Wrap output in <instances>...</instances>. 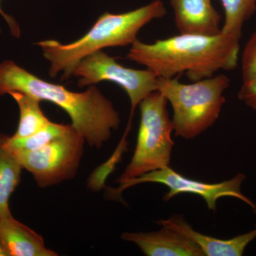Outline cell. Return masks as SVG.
I'll list each match as a JSON object with an SVG mask.
<instances>
[{
	"instance_id": "obj_1",
	"label": "cell",
	"mask_w": 256,
	"mask_h": 256,
	"mask_svg": "<svg viewBox=\"0 0 256 256\" xmlns=\"http://www.w3.org/2000/svg\"><path fill=\"white\" fill-rule=\"evenodd\" d=\"M24 92L46 100L65 111L72 126L88 146L100 149L112 132L118 129L120 117L114 104L95 86L86 92H70L64 86L38 78L13 60L0 63V97L10 92Z\"/></svg>"
},
{
	"instance_id": "obj_2",
	"label": "cell",
	"mask_w": 256,
	"mask_h": 256,
	"mask_svg": "<svg viewBox=\"0 0 256 256\" xmlns=\"http://www.w3.org/2000/svg\"><path fill=\"white\" fill-rule=\"evenodd\" d=\"M240 40L222 33L216 36L181 34L146 44L137 40L127 60L144 66L159 78L186 74L192 82L214 76L218 70L238 66Z\"/></svg>"
},
{
	"instance_id": "obj_3",
	"label": "cell",
	"mask_w": 256,
	"mask_h": 256,
	"mask_svg": "<svg viewBox=\"0 0 256 256\" xmlns=\"http://www.w3.org/2000/svg\"><path fill=\"white\" fill-rule=\"evenodd\" d=\"M166 14L162 1L154 0L127 12L104 13L85 35L72 43L65 44L50 40L35 44L41 48L44 57L50 63V76L55 78L63 73L60 80H68L76 66L86 57L108 47L131 46L138 40L141 28Z\"/></svg>"
},
{
	"instance_id": "obj_4",
	"label": "cell",
	"mask_w": 256,
	"mask_h": 256,
	"mask_svg": "<svg viewBox=\"0 0 256 256\" xmlns=\"http://www.w3.org/2000/svg\"><path fill=\"white\" fill-rule=\"evenodd\" d=\"M230 82L224 74L188 84L178 77L159 78L158 90L172 107L175 136L192 140L212 127L220 118Z\"/></svg>"
},
{
	"instance_id": "obj_5",
	"label": "cell",
	"mask_w": 256,
	"mask_h": 256,
	"mask_svg": "<svg viewBox=\"0 0 256 256\" xmlns=\"http://www.w3.org/2000/svg\"><path fill=\"white\" fill-rule=\"evenodd\" d=\"M168 101L161 92H152L140 104V122L132 159L116 183L121 184L169 166L174 141Z\"/></svg>"
},
{
	"instance_id": "obj_6",
	"label": "cell",
	"mask_w": 256,
	"mask_h": 256,
	"mask_svg": "<svg viewBox=\"0 0 256 256\" xmlns=\"http://www.w3.org/2000/svg\"><path fill=\"white\" fill-rule=\"evenodd\" d=\"M86 140L73 127L63 137L32 151H12L23 170L40 188L60 184L75 178L84 156Z\"/></svg>"
},
{
	"instance_id": "obj_7",
	"label": "cell",
	"mask_w": 256,
	"mask_h": 256,
	"mask_svg": "<svg viewBox=\"0 0 256 256\" xmlns=\"http://www.w3.org/2000/svg\"><path fill=\"white\" fill-rule=\"evenodd\" d=\"M72 76L78 78L80 88L95 85L101 82H112L122 88L130 100L129 128L136 108L146 96L158 90L159 80V77L150 69L126 68L118 63L116 58L102 50L80 60L74 68Z\"/></svg>"
},
{
	"instance_id": "obj_8",
	"label": "cell",
	"mask_w": 256,
	"mask_h": 256,
	"mask_svg": "<svg viewBox=\"0 0 256 256\" xmlns=\"http://www.w3.org/2000/svg\"><path fill=\"white\" fill-rule=\"evenodd\" d=\"M246 178L245 174L238 173L230 180L222 182L206 183L185 178L169 166L151 172L126 182L119 184L118 188H114L110 192L111 196L114 197L116 195L121 194L127 188L140 184H162L169 188V191L163 198L164 202H169L180 194H193L201 196L206 202L208 210L215 212L216 210L217 201L220 198L233 197L246 204L256 213V204L242 193V184Z\"/></svg>"
},
{
	"instance_id": "obj_9",
	"label": "cell",
	"mask_w": 256,
	"mask_h": 256,
	"mask_svg": "<svg viewBox=\"0 0 256 256\" xmlns=\"http://www.w3.org/2000/svg\"><path fill=\"white\" fill-rule=\"evenodd\" d=\"M121 238L136 244L146 256H204L193 240L168 227L158 232H124Z\"/></svg>"
},
{
	"instance_id": "obj_10",
	"label": "cell",
	"mask_w": 256,
	"mask_h": 256,
	"mask_svg": "<svg viewBox=\"0 0 256 256\" xmlns=\"http://www.w3.org/2000/svg\"><path fill=\"white\" fill-rule=\"evenodd\" d=\"M175 26L181 34L213 36L222 33L220 15L212 0H170Z\"/></svg>"
},
{
	"instance_id": "obj_11",
	"label": "cell",
	"mask_w": 256,
	"mask_h": 256,
	"mask_svg": "<svg viewBox=\"0 0 256 256\" xmlns=\"http://www.w3.org/2000/svg\"><path fill=\"white\" fill-rule=\"evenodd\" d=\"M156 223L160 226L173 229L191 239L202 249L205 256H242L248 246L256 238V226L247 233L230 239H220L196 232L181 215L158 220Z\"/></svg>"
},
{
	"instance_id": "obj_12",
	"label": "cell",
	"mask_w": 256,
	"mask_h": 256,
	"mask_svg": "<svg viewBox=\"0 0 256 256\" xmlns=\"http://www.w3.org/2000/svg\"><path fill=\"white\" fill-rule=\"evenodd\" d=\"M0 244L8 256H56L43 237L18 222L12 212L0 217Z\"/></svg>"
},
{
	"instance_id": "obj_13",
	"label": "cell",
	"mask_w": 256,
	"mask_h": 256,
	"mask_svg": "<svg viewBox=\"0 0 256 256\" xmlns=\"http://www.w3.org/2000/svg\"><path fill=\"white\" fill-rule=\"evenodd\" d=\"M10 136L0 132V217L11 212L10 200L21 181L22 168L6 146Z\"/></svg>"
},
{
	"instance_id": "obj_14",
	"label": "cell",
	"mask_w": 256,
	"mask_h": 256,
	"mask_svg": "<svg viewBox=\"0 0 256 256\" xmlns=\"http://www.w3.org/2000/svg\"><path fill=\"white\" fill-rule=\"evenodd\" d=\"M9 95L16 102L20 110L18 129L12 137H30L50 122L42 110L40 99L21 92H10Z\"/></svg>"
},
{
	"instance_id": "obj_15",
	"label": "cell",
	"mask_w": 256,
	"mask_h": 256,
	"mask_svg": "<svg viewBox=\"0 0 256 256\" xmlns=\"http://www.w3.org/2000/svg\"><path fill=\"white\" fill-rule=\"evenodd\" d=\"M72 129V124H56L50 121L46 126L30 137L16 138L10 136L6 146L13 152L35 150L63 137Z\"/></svg>"
},
{
	"instance_id": "obj_16",
	"label": "cell",
	"mask_w": 256,
	"mask_h": 256,
	"mask_svg": "<svg viewBox=\"0 0 256 256\" xmlns=\"http://www.w3.org/2000/svg\"><path fill=\"white\" fill-rule=\"evenodd\" d=\"M225 12L222 33L240 40L244 24L256 10V0H220Z\"/></svg>"
},
{
	"instance_id": "obj_17",
	"label": "cell",
	"mask_w": 256,
	"mask_h": 256,
	"mask_svg": "<svg viewBox=\"0 0 256 256\" xmlns=\"http://www.w3.org/2000/svg\"><path fill=\"white\" fill-rule=\"evenodd\" d=\"M242 82L256 78V30L244 47L242 56Z\"/></svg>"
},
{
	"instance_id": "obj_18",
	"label": "cell",
	"mask_w": 256,
	"mask_h": 256,
	"mask_svg": "<svg viewBox=\"0 0 256 256\" xmlns=\"http://www.w3.org/2000/svg\"><path fill=\"white\" fill-rule=\"evenodd\" d=\"M239 100L256 111V78L242 82L238 94Z\"/></svg>"
},
{
	"instance_id": "obj_19",
	"label": "cell",
	"mask_w": 256,
	"mask_h": 256,
	"mask_svg": "<svg viewBox=\"0 0 256 256\" xmlns=\"http://www.w3.org/2000/svg\"><path fill=\"white\" fill-rule=\"evenodd\" d=\"M1 1L2 0H0V14L4 18L6 24H8L11 34L13 36L18 38L21 35V30H20V25L18 24V22L15 20L14 18L4 12V10L2 8Z\"/></svg>"
},
{
	"instance_id": "obj_20",
	"label": "cell",
	"mask_w": 256,
	"mask_h": 256,
	"mask_svg": "<svg viewBox=\"0 0 256 256\" xmlns=\"http://www.w3.org/2000/svg\"><path fill=\"white\" fill-rule=\"evenodd\" d=\"M0 256H8V254L5 252L3 247L2 246L1 244H0Z\"/></svg>"
},
{
	"instance_id": "obj_21",
	"label": "cell",
	"mask_w": 256,
	"mask_h": 256,
	"mask_svg": "<svg viewBox=\"0 0 256 256\" xmlns=\"http://www.w3.org/2000/svg\"><path fill=\"white\" fill-rule=\"evenodd\" d=\"M0 33H1V28H0Z\"/></svg>"
}]
</instances>
